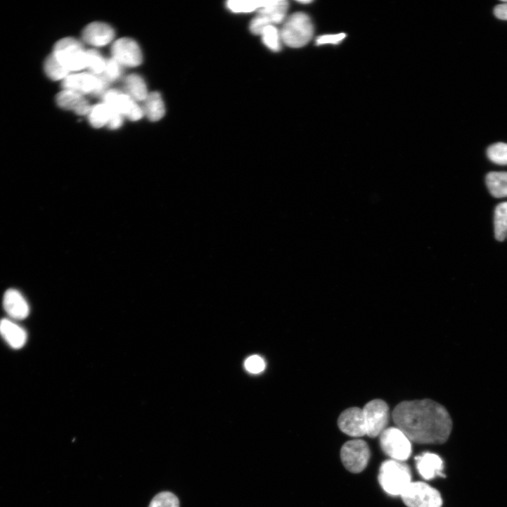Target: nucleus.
<instances>
[{
    "mask_svg": "<svg viewBox=\"0 0 507 507\" xmlns=\"http://www.w3.org/2000/svg\"><path fill=\"white\" fill-rule=\"evenodd\" d=\"M417 469L421 475L425 480H430L436 475L444 477L442 470L443 462L441 458L431 453H424L416 457Z\"/></svg>",
    "mask_w": 507,
    "mask_h": 507,
    "instance_id": "obj_18",
    "label": "nucleus"
},
{
    "mask_svg": "<svg viewBox=\"0 0 507 507\" xmlns=\"http://www.w3.org/2000/svg\"><path fill=\"white\" fill-rule=\"evenodd\" d=\"M113 58L121 65L136 68L141 65L143 56L136 41L131 39H121L113 46Z\"/></svg>",
    "mask_w": 507,
    "mask_h": 507,
    "instance_id": "obj_12",
    "label": "nucleus"
},
{
    "mask_svg": "<svg viewBox=\"0 0 507 507\" xmlns=\"http://www.w3.org/2000/svg\"><path fill=\"white\" fill-rule=\"evenodd\" d=\"M115 31L109 25L94 23L87 26L83 33L84 41L94 46H105L109 44L115 38Z\"/></svg>",
    "mask_w": 507,
    "mask_h": 507,
    "instance_id": "obj_15",
    "label": "nucleus"
},
{
    "mask_svg": "<svg viewBox=\"0 0 507 507\" xmlns=\"http://www.w3.org/2000/svg\"><path fill=\"white\" fill-rule=\"evenodd\" d=\"M53 55L70 72L87 68L86 51L75 39L66 38L58 41L54 47Z\"/></svg>",
    "mask_w": 507,
    "mask_h": 507,
    "instance_id": "obj_4",
    "label": "nucleus"
},
{
    "mask_svg": "<svg viewBox=\"0 0 507 507\" xmlns=\"http://www.w3.org/2000/svg\"><path fill=\"white\" fill-rule=\"evenodd\" d=\"M103 101L110 110L124 115L131 121L136 122L143 117V110L129 94L112 90L105 94Z\"/></svg>",
    "mask_w": 507,
    "mask_h": 507,
    "instance_id": "obj_11",
    "label": "nucleus"
},
{
    "mask_svg": "<svg viewBox=\"0 0 507 507\" xmlns=\"http://www.w3.org/2000/svg\"><path fill=\"white\" fill-rule=\"evenodd\" d=\"M112 115L108 124V127L112 130L120 129L123 124L122 115L111 110Z\"/></svg>",
    "mask_w": 507,
    "mask_h": 507,
    "instance_id": "obj_33",
    "label": "nucleus"
},
{
    "mask_svg": "<svg viewBox=\"0 0 507 507\" xmlns=\"http://www.w3.org/2000/svg\"><path fill=\"white\" fill-rule=\"evenodd\" d=\"M108 82L103 75L83 73L69 75L63 80V88L82 95L94 94L98 96L106 90Z\"/></svg>",
    "mask_w": 507,
    "mask_h": 507,
    "instance_id": "obj_9",
    "label": "nucleus"
},
{
    "mask_svg": "<svg viewBox=\"0 0 507 507\" xmlns=\"http://www.w3.org/2000/svg\"><path fill=\"white\" fill-rule=\"evenodd\" d=\"M87 55V68L94 75H101L103 74L106 60L96 51L90 50L86 51Z\"/></svg>",
    "mask_w": 507,
    "mask_h": 507,
    "instance_id": "obj_28",
    "label": "nucleus"
},
{
    "mask_svg": "<svg viewBox=\"0 0 507 507\" xmlns=\"http://www.w3.org/2000/svg\"><path fill=\"white\" fill-rule=\"evenodd\" d=\"M380 443L383 451L393 460L406 461L411 454L410 439L397 427L383 430L380 434Z\"/></svg>",
    "mask_w": 507,
    "mask_h": 507,
    "instance_id": "obj_7",
    "label": "nucleus"
},
{
    "mask_svg": "<svg viewBox=\"0 0 507 507\" xmlns=\"http://www.w3.org/2000/svg\"><path fill=\"white\" fill-rule=\"evenodd\" d=\"M149 507H180L179 498L172 492H163L157 494Z\"/></svg>",
    "mask_w": 507,
    "mask_h": 507,
    "instance_id": "obj_29",
    "label": "nucleus"
},
{
    "mask_svg": "<svg viewBox=\"0 0 507 507\" xmlns=\"http://www.w3.org/2000/svg\"><path fill=\"white\" fill-rule=\"evenodd\" d=\"M340 456L343 465L349 471L359 473L366 468L371 452L365 441L353 439L342 446Z\"/></svg>",
    "mask_w": 507,
    "mask_h": 507,
    "instance_id": "obj_8",
    "label": "nucleus"
},
{
    "mask_svg": "<svg viewBox=\"0 0 507 507\" xmlns=\"http://www.w3.org/2000/svg\"><path fill=\"white\" fill-rule=\"evenodd\" d=\"M378 481L387 493L393 496L401 495L411 482V470L404 463L387 460L380 466Z\"/></svg>",
    "mask_w": 507,
    "mask_h": 507,
    "instance_id": "obj_3",
    "label": "nucleus"
},
{
    "mask_svg": "<svg viewBox=\"0 0 507 507\" xmlns=\"http://www.w3.org/2000/svg\"><path fill=\"white\" fill-rule=\"evenodd\" d=\"M144 113L151 122L160 120L165 115V108L161 95L158 92L149 94L145 101Z\"/></svg>",
    "mask_w": 507,
    "mask_h": 507,
    "instance_id": "obj_19",
    "label": "nucleus"
},
{
    "mask_svg": "<svg viewBox=\"0 0 507 507\" xmlns=\"http://www.w3.org/2000/svg\"><path fill=\"white\" fill-rule=\"evenodd\" d=\"M346 38L345 34H339L335 35H325L319 37L316 39L317 46L326 44L338 45Z\"/></svg>",
    "mask_w": 507,
    "mask_h": 507,
    "instance_id": "obj_32",
    "label": "nucleus"
},
{
    "mask_svg": "<svg viewBox=\"0 0 507 507\" xmlns=\"http://www.w3.org/2000/svg\"><path fill=\"white\" fill-rule=\"evenodd\" d=\"M280 32L281 41L292 49H300L309 44L314 35V25L306 14L297 13L288 17Z\"/></svg>",
    "mask_w": 507,
    "mask_h": 507,
    "instance_id": "obj_2",
    "label": "nucleus"
},
{
    "mask_svg": "<svg viewBox=\"0 0 507 507\" xmlns=\"http://www.w3.org/2000/svg\"><path fill=\"white\" fill-rule=\"evenodd\" d=\"M298 3H300L301 4H310L312 3V1H309V0H305V1H304H304H300Z\"/></svg>",
    "mask_w": 507,
    "mask_h": 507,
    "instance_id": "obj_35",
    "label": "nucleus"
},
{
    "mask_svg": "<svg viewBox=\"0 0 507 507\" xmlns=\"http://www.w3.org/2000/svg\"><path fill=\"white\" fill-rule=\"evenodd\" d=\"M495 17L503 21H507V1L497 6L494 11Z\"/></svg>",
    "mask_w": 507,
    "mask_h": 507,
    "instance_id": "obj_34",
    "label": "nucleus"
},
{
    "mask_svg": "<svg viewBox=\"0 0 507 507\" xmlns=\"http://www.w3.org/2000/svg\"><path fill=\"white\" fill-rule=\"evenodd\" d=\"M122 73V65L114 58L106 60L105 69L103 75L108 82L117 80Z\"/></svg>",
    "mask_w": 507,
    "mask_h": 507,
    "instance_id": "obj_30",
    "label": "nucleus"
},
{
    "mask_svg": "<svg viewBox=\"0 0 507 507\" xmlns=\"http://www.w3.org/2000/svg\"><path fill=\"white\" fill-rule=\"evenodd\" d=\"M494 234L498 241L507 237V202L498 205L495 209Z\"/></svg>",
    "mask_w": 507,
    "mask_h": 507,
    "instance_id": "obj_22",
    "label": "nucleus"
},
{
    "mask_svg": "<svg viewBox=\"0 0 507 507\" xmlns=\"http://www.w3.org/2000/svg\"><path fill=\"white\" fill-rule=\"evenodd\" d=\"M362 409L366 423V435L376 437L386 429L389 407L383 400L374 399L367 403Z\"/></svg>",
    "mask_w": 507,
    "mask_h": 507,
    "instance_id": "obj_10",
    "label": "nucleus"
},
{
    "mask_svg": "<svg viewBox=\"0 0 507 507\" xmlns=\"http://www.w3.org/2000/svg\"><path fill=\"white\" fill-rule=\"evenodd\" d=\"M244 365L247 371L253 374L262 373L266 368L264 359L259 355L249 357L245 360Z\"/></svg>",
    "mask_w": 507,
    "mask_h": 507,
    "instance_id": "obj_31",
    "label": "nucleus"
},
{
    "mask_svg": "<svg viewBox=\"0 0 507 507\" xmlns=\"http://www.w3.org/2000/svg\"><path fill=\"white\" fill-rule=\"evenodd\" d=\"M392 418L396 427L418 444H443L452 429L447 409L428 399L401 402L394 409Z\"/></svg>",
    "mask_w": 507,
    "mask_h": 507,
    "instance_id": "obj_1",
    "label": "nucleus"
},
{
    "mask_svg": "<svg viewBox=\"0 0 507 507\" xmlns=\"http://www.w3.org/2000/svg\"><path fill=\"white\" fill-rule=\"evenodd\" d=\"M408 507H441L439 492L423 482H411L400 495Z\"/></svg>",
    "mask_w": 507,
    "mask_h": 507,
    "instance_id": "obj_6",
    "label": "nucleus"
},
{
    "mask_svg": "<svg viewBox=\"0 0 507 507\" xmlns=\"http://www.w3.org/2000/svg\"><path fill=\"white\" fill-rule=\"evenodd\" d=\"M267 1L254 0H231L226 4L228 9L234 13H250L258 11Z\"/></svg>",
    "mask_w": 507,
    "mask_h": 507,
    "instance_id": "obj_25",
    "label": "nucleus"
},
{
    "mask_svg": "<svg viewBox=\"0 0 507 507\" xmlns=\"http://www.w3.org/2000/svg\"><path fill=\"white\" fill-rule=\"evenodd\" d=\"M264 44L271 51L278 52L281 50V38L280 32L275 26H269L261 34Z\"/></svg>",
    "mask_w": 507,
    "mask_h": 507,
    "instance_id": "obj_26",
    "label": "nucleus"
},
{
    "mask_svg": "<svg viewBox=\"0 0 507 507\" xmlns=\"http://www.w3.org/2000/svg\"><path fill=\"white\" fill-rule=\"evenodd\" d=\"M487 155L490 161L499 165H507V144L495 143L489 147Z\"/></svg>",
    "mask_w": 507,
    "mask_h": 507,
    "instance_id": "obj_27",
    "label": "nucleus"
},
{
    "mask_svg": "<svg viewBox=\"0 0 507 507\" xmlns=\"http://www.w3.org/2000/svg\"><path fill=\"white\" fill-rule=\"evenodd\" d=\"M338 426L342 432L351 437H359L367 434L363 409L358 407L344 411L338 418Z\"/></svg>",
    "mask_w": 507,
    "mask_h": 507,
    "instance_id": "obj_13",
    "label": "nucleus"
},
{
    "mask_svg": "<svg viewBox=\"0 0 507 507\" xmlns=\"http://www.w3.org/2000/svg\"><path fill=\"white\" fill-rule=\"evenodd\" d=\"M112 112L111 110L104 103L94 106L89 115V122L95 129H101L108 125Z\"/></svg>",
    "mask_w": 507,
    "mask_h": 507,
    "instance_id": "obj_23",
    "label": "nucleus"
},
{
    "mask_svg": "<svg viewBox=\"0 0 507 507\" xmlns=\"http://www.w3.org/2000/svg\"><path fill=\"white\" fill-rule=\"evenodd\" d=\"M4 307L6 313L13 319L23 320L30 315V305L20 292L8 290L4 297Z\"/></svg>",
    "mask_w": 507,
    "mask_h": 507,
    "instance_id": "obj_14",
    "label": "nucleus"
},
{
    "mask_svg": "<svg viewBox=\"0 0 507 507\" xmlns=\"http://www.w3.org/2000/svg\"><path fill=\"white\" fill-rule=\"evenodd\" d=\"M44 70L49 78L53 81L64 80L70 73L58 61L53 54L46 60Z\"/></svg>",
    "mask_w": 507,
    "mask_h": 507,
    "instance_id": "obj_24",
    "label": "nucleus"
},
{
    "mask_svg": "<svg viewBox=\"0 0 507 507\" xmlns=\"http://www.w3.org/2000/svg\"><path fill=\"white\" fill-rule=\"evenodd\" d=\"M0 335L13 348H23L27 341L26 330L12 320L4 319L0 321Z\"/></svg>",
    "mask_w": 507,
    "mask_h": 507,
    "instance_id": "obj_17",
    "label": "nucleus"
},
{
    "mask_svg": "<svg viewBox=\"0 0 507 507\" xmlns=\"http://www.w3.org/2000/svg\"><path fill=\"white\" fill-rule=\"evenodd\" d=\"M486 184L492 196L507 197V172H491L486 177Z\"/></svg>",
    "mask_w": 507,
    "mask_h": 507,
    "instance_id": "obj_20",
    "label": "nucleus"
},
{
    "mask_svg": "<svg viewBox=\"0 0 507 507\" xmlns=\"http://www.w3.org/2000/svg\"><path fill=\"white\" fill-rule=\"evenodd\" d=\"M129 95L136 101H145L148 96L144 80L137 75L129 76L125 81Z\"/></svg>",
    "mask_w": 507,
    "mask_h": 507,
    "instance_id": "obj_21",
    "label": "nucleus"
},
{
    "mask_svg": "<svg viewBox=\"0 0 507 507\" xmlns=\"http://www.w3.org/2000/svg\"><path fill=\"white\" fill-rule=\"evenodd\" d=\"M289 5L285 0H271L259 9L255 18L250 25V32L255 35H261L265 28L275 26L285 22Z\"/></svg>",
    "mask_w": 507,
    "mask_h": 507,
    "instance_id": "obj_5",
    "label": "nucleus"
},
{
    "mask_svg": "<svg viewBox=\"0 0 507 507\" xmlns=\"http://www.w3.org/2000/svg\"><path fill=\"white\" fill-rule=\"evenodd\" d=\"M56 101L61 108L75 111L79 115H89L92 108L83 95L72 91L64 90L58 94Z\"/></svg>",
    "mask_w": 507,
    "mask_h": 507,
    "instance_id": "obj_16",
    "label": "nucleus"
}]
</instances>
